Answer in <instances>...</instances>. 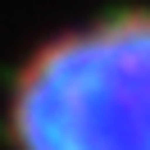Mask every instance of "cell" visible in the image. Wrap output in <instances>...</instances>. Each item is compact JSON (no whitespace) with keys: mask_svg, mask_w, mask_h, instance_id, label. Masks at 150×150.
<instances>
[{"mask_svg":"<svg viewBox=\"0 0 150 150\" xmlns=\"http://www.w3.org/2000/svg\"><path fill=\"white\" fill-rule=\"evenodd\" d=\"M5 150H150V0H118L32 37L0 86Z\"/></svg>","mask_w":150,"mask_h":150,"instance_id":"obj_1","label":"cell"}]
</instances>
